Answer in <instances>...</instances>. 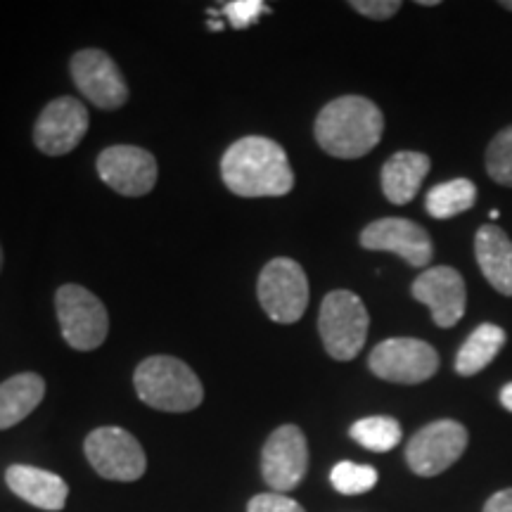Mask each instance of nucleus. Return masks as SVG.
Returning <instances> with one entry per match:
<instances>
[{"label":"nucleus","instance_id":"obj_9","mask_svg":"<svg viewBox=\"0 0 512 512\" xmlns=\"http://www.w3.org/2000/svg\"><path fill=\"white\" fill-rule=\"evenodd\" d=\"M467 430L456 420H437L413 434L406 446V463L418 477H437L456 465L467 448Z\"/></svg>","mask_w":512,"mask_h":512},{"label":"nucleus","instance_id":"obj_31","mask_svg":"<svg viewBox=\"0 0 512 512\" xmlns=\"http://www.w3.org/2000/svg\"><path fill=\"white\" fill-rule=\"evenodd\" d=\"M501 8H505V10H510V12H512V0H503Z\"/></svg>","mask_w":512,"mask_h":512},{"label":"nucleus","instance_id":"obj_10","mask_svg":"<svg viewBox=\"0 0 512 512\" xmlns=\"http://www.w3.org/2000/svg\"><path fill=\"white\" fill-rule=\"evenodd\" d=\"M69 72L79 93L100 110H119L128 100L126 79L121 76L117 62L105 50L83 48L74 53Z\"/></svg>","mask_w":512,"mask_h":512},{"label":"nucleus","instance_id":"obj_6","mask_svg":"<svg viewBox=\"0 0 512 512\" xmlns=\"http://www.w3.org/2000/svg\"><path fill=\"white\" fill-rule=\"evenodd\" d=\"M259 304L275 323H297L309 306V278L294 259L278 256L268 261L256 283Z\"/></svg>","mask_w":512,"mask_h":512},{"label":"nucleus","instance_id":"obj_2","mask_svg":"<svg viewBox=\"0 0 512 512\" xmlns=\"http://www.w3.org/2000/svg\"><path fill=\"white\" fill-rule=\"evenodd\" d=\"M384 131V114L373 100L342 95L320 110L313 124L316 143L337 159H358L375 150Z\"/></svg>","mask_w":512,"mask_h":512},{"label":"nucleus","instance_id":"obj_26","mask_svg":"<svg viewBox=\"0 0 512 512\" xmlns=\"http://www.w3.org/2000/svg\"><path fill=\"white\" fill-rule=\"evenodd\" d=\"M247 512H306L302 505L285 494H259L247 505Z\"/></svg>","mask_w":512,"mask_h":512},{"label":"nucleus","instance_id":"obj_27","mask_svg":"<svg viewBox=\"0 0 512 512\" xmlns=\"http://www.w3.org/2000/svg\"><path fill=\"white\" fill-rule=\"evenodd\" d=\"M349 5L358 12V15L377 19V22L394 17L396 12L401 10L399 0H351Z\"/></svg>","mask_w":512,"mask_h":512},{"label":"nucleus","instance_id":"obj_16","mask_svg":"<svg viewBox=\"0 0 512 512\" xmlns=\"http://www.w3.org/2000/svg\"><path fill=\"white\" fill-rule=\"evenodd\" d=\"M5 484L15 496L34 508L57 512L69 498V486L60 475L31 465H10L5 472Z\"/></svg>","mask_w":512,"mask_h":512},{"label":"nucleus","instance_id":"obj_12","mask_svg":"<svg viewBox=\"0 0 512 512\" xmlns=\"http://www.w3.org/2000/svg\"><path fill=\"white\" fill-rule=\"evenodd\" d=\"M91 126L86 105L76 98H57L43 107L34 126V145L43 155L60 157L76 150Z\"/></svg>","mask_w":512,"mask_h":512},{"label":"nucleus","instance_id":"obj_4","mask_svg":"<svg viewBox=\"0 0 512 512\" xmlns=\"http://www.w3.org/2000/svg\"><path fill=\"white\" fill-rule=\"evenodd\" d=\"M370 316L358 294L332 290L325 294L318 313V332L323 347L335 361H351L366 347Z\"/></svg>","mask_w":512,"mask_h":512},{"label":"nucleus","instance_id":"obj_7","mask_svg":"<svg viewBox=\"0 0 512 512\" xmlns=\"http://www.w3.org/2000/svg\"><path fill=\"white\" fill-rule=\"evenodd\" d=\"M368 368L380 380L394 384H420L437 375L439 354L432 344L415 337L384 339L370 351Z\"/></svg>","mask_w":512,"mask_h":512},{"label":"nucleus","instance_id":"obj_19","mask_svg":"<svg viewBox=\"0 0 512 512\" xmlns=\"http://www.w3.org/2000/svg\"><path fill=\"white\" fill-rule=\"evenodd\" d=\"M46 396V380L38 373H19L0 384V432L27 420Z\"/></svg>","mask_w":512,"mask_h":512},{"label":"nucleus","instance_id":"obj_28","mask_svg":"<svg viewBox=\"0 0 512 512\" xmlns=\"http://www.w3.org/2000/svg\"><path fill=\"white\" fill-rule=\"evenodd\" d=\"M484 512H512V489L498 491L486 501Z\"/></svg>","mask_w":512,"mask_h":512},{"label":"nucleus","instance_id":"obj_13","mask_svg":"<svg viewBox=\"0 0 512 512\" xmlns=\"http://www.w3.org/2000/svg\"><path fill=\"white\" fill-rule=\"evenodd\" d=\"M98 174L114 192L124 197H143L157 185V159L136 145H112L98 155Z\"/></svg>","mask_w":512,"mask_h":512},{"label":"nucleus","instance_id":"obj_21","mask_svg":"<svg viewBox=\"0 0 512 512\" xmlns=\"http://www.w3.org/2000/svg\"><path fill=\"white\" fill-rule=\"evenodd\" d=\"M477 202V185L467 178H453V181L439 183L427 192V214L432 219L446 221L453 219V216L465 214L467 209L475 207Z\"/></svg>","mask_w":512,"mask_h":512},{"label":"nucleus","instance_id":"obj_20","mask_svg":"<svg viewBox=\"0 0 512 512\" xmlns=\"http://www.w3.org/2000/svg\"><path fill=\"white\" fill-rule=\"evenodd\" d=\"M505 330L501 325L482 323L479 328L465 339L456 356V373L463 377H472L489 366L505 347Z\"/></svg>","mask_w":512,"mask_h":512},{"label":"nucleus","instance_id":"obj_29","mask_svg":"<svg viewBox=\"0 0 512 512\" xmlns=\"http://www.w3.org/2000/svg\"><path fill=\"white\" fill-rule=\"evenodd\" d=\"M501 406L512 413V382L501 389Z\"/></svg>","mask_w":512,"mask_h":512},{"label":"nucleus","instance_id":"obj_32","mask_svg":"<svg viewBox=\"0 0 512 512\" xmlns=\"http://www.w3.org/2000/svg\"><path fill=\"white\" fill-rule=\"evenodd\" d=\"M0 271H3V247H0Z\"/></svg>","mask_w":512,"mask_h":512},{"label":"nucleus","instance_id":"obj_15","mask_svg":"<svg viewBox=\"0 0 512 512\" xmlns=\"http://www.w3.org/2000/svg\"><path fill=\"white\" fill-rule=\"evenodd\" d=\"M413 299L430 309L439 328H453L465 316L467 287L463 275L451 266H434L422 271L411 285Z\"/></svg>","mask_w":512,"mask_h":512},{"label":"nucleus","instance_id":"obj_5","mask_svg":"<svg viewBox=\"0 0 512 512\" xmlns=\"http://www.w3.org/2000/svg\"><path fill=\"white\" fill-rule=\"evenodd\" d=\"M55 311L64 342L76 351H93L107 339L110 316L105 304L81 285H62L55 292Z\"/></svg>","mask_w":512,"mask_h":512},{"label":"nucleus","instance_id":"obj_22","mask_svg":"<svg viewBox=\"0 0 512 512\" xmlns=\"http://www.w3.org/2000/svg\"><path fill=\"white\" fill-rule=\"evenodd\" d=\"M351 439L375 453H387L401 444V425L389 415H370L351 425Z\"/></svg>","mask_w":512,"mask_h":512},{"label":"nucleus","instance_id":"obj_24","mask_svg":"<svg viewBox=\"0 0 512 512\" xmlns=\"http://www.w3.org/2000/svg\"><path fill=\"white\" fill-rule=\"evenodd\" d=\"M486 174L498 185L512 188V124L498 131L486 147Z\"/></svg>","mask_w":512,"mask_h":512},{"label":"nucleus","instance_id":"obj_11","mask_svg":"<svg viewBox=\"0 0 512 512\" xmlns=\"http://www.w3.org/2000/svg\"><path fill=\"white\" fill-rule=\"evenodd\" d=\"M309 470V444L297 425L278 427L261 451V475L275 494L297 489Z\"/></svg>","mask_w":512,"mask_h":512},{"label":"nucleus","instance_id":"obj_3","mask_svg":"<svg viewBox=\"0 0 512 512\" xmlns=\"http://www.w3.org/2000/svg\"><path fill=\"white\" fill-rule=\"evenodd\" d=\"M133 387L145 406L164 413H190L204 401L200 377L176 356L145 358L133 373Z\"/></svg>","mask_w":512,"mask_h":512},{"label":"nucleus","instance_id":"obj_14","mask_svg":"<svg viewBox=\"0 0 512 512\" xmlns=\"http://www.w3.org/2000/svg\"><path fill=\"white\" fill-rule=\"evenodd\" d=\"M361 247L370 252H392L413 268H425L434 256L430 233L415 221L396 216L368 223L361 233Z\"/></svg>","mask_w":512,"mask_h":512},{"label":"nucleus","instance_id":"obj_1","mask_svg":"<svg viewBox=\"0 0 512 512\" xmlns=\"http://www.w3.org/2000/svg\"><path fill=\"white\" fill-rule=\"evenodd\" d=\"M221 178L240 197H283L294 188L287 152L271 138L235 140L221 157Z\"/></svg>","mask_w":512,"mask_h":512},{"label":"nucleus","instance_id":"obj_25","mask_svg":"<svg viewBox=\"0 0 512 512\" xmlns=\"http://www.w3.org/2000/svg\"><path fill=\"white\" fill-rule=\"evenodd\" d=\"M268 5L261 0H233V3H223L219 10L221 17H226L233 29H249L252 24L259 22L261 15H266Z\"/></svg>","mask_w":512,"mask_h":512},{"label":"nucleus","instance_id":"obj_8","mask_svg":"<svg viewBox=\"0 0 512 512\" xmlns=\"http://www.w3.org/2000/svg\"><path fill=\"white\" fill-rule=\"evenodd\" d=\"M88 463L112 482H136L145 475L147 456L140 441L121 427H98L83 444Z\"/></svg>","mask_w":512,"mask_h":512},{"label":"nucleus","instance_id":"obj_17","mask_svg":"<svg viewBox=\"0 0 512 512\" xmlns=\"http://www.w3.org/2000/svg\"><path fill=\"white\" fill-rule=\"evenodd\" d=\"M475 256L486 283L505 297H512V240L508 233L494 223H486L477 230Z\"/></svg>","mask_w":512,"mask_h":512},{"label":"nucleus","instance_id":"obj_18","mask_svg":"<svg viewBox=\"0 0 512 512\" xmlns=\"http://www.w3.org/2000/svg\"><path fill=\"white\" fill-rule=\"evenodd\" d=\"M432 159L425 152H396L382 166V192L392 204H408L430 174Z\"/></svg>","mask_w":512,"mask_h":512},{"label":"nucleus","instance_id":"obj_30","mask_svg":"<svg viewBox=\"0 0 512 512\" xmlns=\"http://www.w3.org/2000/svg\"><path fill=\"white\" fill-rule=\"evenodd\" d=\"M420 5H425V8H434V5H439V0H420Z\"/></svg>","mask_w":512,"mask_h":512},{"label":"nucleus","instance_id":"obj_23","mask_svg":"<svg viewBox=\"0 0 512 512\" xmlns=\"http://www.w3.org/2000/svg\"><path fill=\"white\" fill-rule=\"evenodd\" d=\"M330 482L339 494L344 496L368 494V491L377 484V470L370 465H358L344 460V463H337L332 467Z\"/></svg>","mask_w":512,"mask_h":512}]
</instances>
